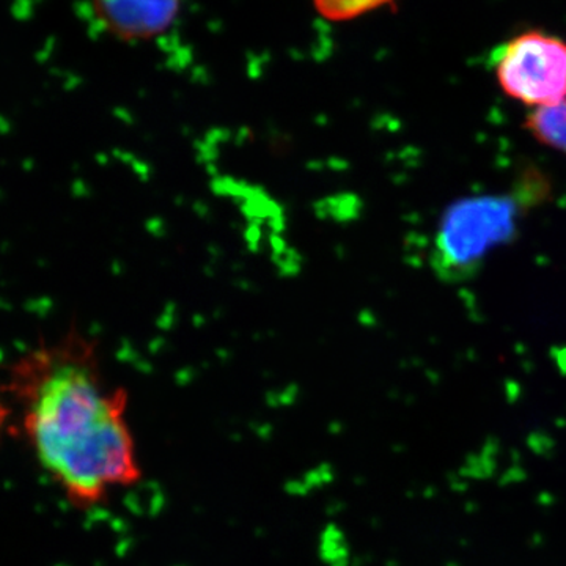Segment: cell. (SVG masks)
<instances>
[{"mask_svg": "<svg viewBox=\"0 0 566 566\" xmlns=\"http://www.w3.org/2000/svg\"><path fill=\"white\" fill-rule=\"evenodd\" d=\"M11 390L40 464L77 509H92L142 480L128 395L106 381L80 335L29 353Z\"/></svg>", "mask_w": 566, "mask_h": 566, "instance_id": "obj_1", "label": "cell"}, {"mask_svg": "<svg viewBox=\"0 0 566 566\" xmlns=\"http://www.w3.org/2000/svg\"><path fill=\"white\" fill-rule=\"evenodd\" d=\"M547 189L542 175L527 174L512 191L453 203L442 216L431 253L439 277L460 282L474 275L490 252L516 237L524 216L545 199Z\"/></svg>", "mask_w": 566, "mask_h": 566, "instance_id": "obj_2", "label": "cell"}, {"mask_svg": "<svg viewBox=\"0 0 566 566\" xmlns=\"http://www.w3.org/2000/svg\"><path fill=\"white\" fill-rule=\"evenodd\" d=\"M491 66L499 88L528 109L566 98V40L531 29L494 50Z\"/></svg>", "mask_w": 566, "mask_h": 566, "instance_id": "obj_3", "label": "cell"}, {"mask_svg": "<svg viewBox=\"0 0 566 566\" xmlns=\"http://www.w3.org/2000/svg\"><path fill=\"white\" fill-rule=\"evenodd\" d=\"M93 9L114 39L142 43L158 39L174 28L182 0H93Z\"/></svg>", "mask_w": 566, "mask_h": 566, "instance_id": "obj_4", "label": "cell"}, {"mask_svg": "<svg viewBox=\"0 0 566 566\" xmlns=\"http://www.w3.org/2000/svg\"><path fill=\"white\" fill-rule=\"evenodd\" d=\"M524 128L538 144L566 156V98L528 112Z\"/></svg>", "mask_w": 566, "mask_h": 566, "instance_id": "obj_5", "label": "cell"}, {"mask_svg": "<svg viewBox=\"0 0 566 566\" xmlns=\"http://www.w3.org/2000/svg\"><path fill=\"white\" fill-rule=\"evenodd\" d=\"M316 13L324 20L346 22L381 9L392 0H312Z\"/></svg>", "mask_w": 566, "mask_h": 566, "instance_id": "obj_6", "label": "cell"}]
</instances>
